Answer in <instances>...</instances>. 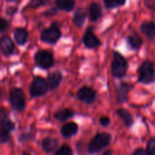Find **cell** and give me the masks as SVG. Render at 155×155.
<instances>
[{"instance_id": "cell-1", "label": "cell", "mask_w": 155, "mask_h": 155, "mask_svg": "<svg viewBox=\"0 0 155 155\" xmlns=\"http://www.w3.org/2000/svg\"><path fill=\"white\" fill-rule=\"evenodd\" d=\"M110 141V135L108 133L97 134L88 145V150L91 153L98 152L104 147H106Z\"/></svg>"}, {"instance_id": "cell-2", "label": "cell", "mask_w": 155, "mask_h": 155, "mask_svg": "<svg viewBox=\"0 0 155 155\" xmlns=\"http://www.w3.org/2000/svg\"><path fill=\"white\" fill-rule=\"evenodd\" d=\"M10 105L13 110L17 111H21L25 109L26 106V100L24 92L21 89L15 88L10 91Z\"/></svg>"}, {"instance_id": "cell-3", "label": "cell", "mask_w": 155, "mask_h": 155, "mask_svg": "<svg viewBox=\"0 0 155 155\" xmlns=\"http://www.w3.org/2000/svg\"><path fill=\"white\" fill-rule=\"evenodd\" d=\"M154 79V65L150 61H145L139 68L138 80L142 83H150Z\"/></svg>"}, {"instance_id": "cell-4", "label": "cell", "mask_w": 155, "mask_h": 155, "mask_svg": "<svg viewBox=\"0 0 155 155\" xmlns=\"http://www.w3.org/2000/svg\"><path fill=\"white\" fill-rule=\"evenodd\" d=\"M127 62L125 58L119 53L114 54V59L111 64V72L115 77H122L127 71Z\"/></svg>"}, {"instance_id": "cell-5", "label": "cell", "mask_w": 155, "mask_h": 155, "mask_svg": "<svg viewBox=\"0 0 155 155\" xmlns=\"http://www.w3.org/2000/svg\"><path fill=\"white\" fill-rule=\"evenodd\" d=\"M48 90V86L47 81L40 77H37L33 80L30 85V94L32 97H39L44 95Z\"/></svg>"}, {"instance_id": "cell-6", "label": "cell", "mask_w": 155, "mask_h": 155, "mask_svg": "<svg viewBox=\"0 0 155 155\" xmlns=\"http://www.w3.org/2000/svg\"><path fill=\"white\" fill-rule=\"evenodd\" d=\"M37 65L42 68H49L54 64V58L50 52L47 50H40L35 56Z\"/></svg>"}, {"instance_id": "cell-7", "label": "cell", "mask_w": 155, "mask_h": 155, "mask_svg": "<svg viewBox=\"0 0 155 155\" xmlns=\"http://www.w3.org/2000/svg\"><path fill=\"white\" fill-rule=\"evenodd\" d=\"M60 36H61V33L59 29L56 27H51L49 28L43 30V32L41 33L40 38L42 41L46 43L53 44V43H56L59 39Z\"/></svg>"}, {"instance_id": "cell-8", "label": "cell", "mask_w": 155, "mask_h": 155, "mask_svg": "<svg viewBox=\"0 0 155 155\" xmlns=\"http://www.w3.org/2000/svg\"><path fill=\"white\" fill-rule=\"evenodd\" d=\"M15 129V124L9 119L6 118L0 126V141L7 142L10 139V132Z\"/></svg>"}, {"instance_id": "cell-9", "label": "cell", "mask_w": 155, "mask_h": 155, "mask_svg": "<svg viewBox=\"0 0 155 155\" xmlns=\"http://www.w3.org/2000/svg\"><path fill=\"white\" fill-rule=\"evenodd\" d=\"M77 96L81 101H84L86 103H92L96 99V93L95 91L88 87L81 88L77 93Z\"/></svg>"}, {"instance_id": "cell-10", "label": "cell", "mask_w": 155, "mask_h": 155, "mask_svg": "<svg viewBox=\"0 0 155 155\" xmlns=\"http://www.w3.org/2000/svg\"><path fill=\"white\" fill-rule=\"evenodd\" d=\"M0 48H1L2 52L6 56H8L14 52L15 45L9 37L5 36V37H2L1 38H0Z\"/></svg>"}, {"instance_id": "cell-11", "label": "cell", "mask_w": 155, "mask_h": 155, "mask_svg": "<svg viewBox=\"0 0 155 155\" xmlns=\"http://www.w3.org/2000/svg\"><path fill=\"white\" fill-rule=\"evenodd\" d=\"M61 79H62V75L59 71H55V72H52L51 74H49L48 77V81H47L48 88L50 90L57 89L60 84Z\"/></svg>"}, {"instance_id": "cell-12", "label": "cell", "mask_w": 155, "mask_h": 155, "mask_svg": "<svg viewBox=\"0 0 155 155\" xmlns=\"http://www.w3.org/2000/svg\"><path fill=\"white\" fill-rule=\"evenodd\" d=\"M83 42L88 48H95L100 45V40L91 31H88L85 34L83 38Z\"/></svg>"}, {"instance_id": "cell-13", "label": "cell", "mask_w": 155, "mask_h": 155, "mask_svg": "<svg viewBox=\"0 0 155 155\" xmlns=\"http://www.w3.org/2000/svg\"><path fill=\"white\" fill-rule=\"evenodd\" d=\"M78 131V125L73 122L67 123L62 126L61 128V133L64 137H71L76 134Z\"/></svg>"}, {"instance_id": "cell-14", "label": "cell", "mask_w": 155, "mask_h": 155, "mask_svg": "<svg viewBox=\"0 0 155 155\" xmlns=\"http://www.w3.org/2000/svg\"><path fill=\"white\" fill-rule=\"evenodd\" d=\"M28 34L25 28H17L14 31V38L19 45H24L27 42Z\"/></svg>"}, {"instance_id": "cell-15", "label": "cell", "mask_w": 155, "mask_h": 155, "mask_svg": "<svg viewBox=\"0 0 155 155\" xmlns=\"http://www.w3.org/2000/svg\"><path fill=\"white\" fill-rule=\"evenodd\" d=\"M58 147V140L56 139L46 138L42 141V148L46 152H52Z\"/></svg>"}, {"instance_id": "cell-16", "label": "cell", "mask_w": 155, "mask_h": 155, "mask_svg": "<svg viewBox=\"0 0 155 155\" xmlns=\"http://www.w3.org/2000/svg\"><path fill=\"white\" fill-rule=\"evenodd\" d=\"M101 15V8L97 3H92L90 7V18L92 21H96Z\"/></svg>"}, {"instance_id": "cell-17", "label": "cell", "mask_w": 155, "mask_h": 155, "mask_svg": "<svg viewBox=\"0 0 155 155\" xmlns=\"http://www.w3.org/2000/svg\"><path fill=\"white\" fill-rule=\"evenodd\" d=\"M141 31L145 36H147L150 38H155V24L151 22L144 23L141 26Z\"/></svg>"}, {"instance_id": "cell-18", "label": "cell", "mask_w": 155, "mask_h": 155, "mask_svg": "<svg viewBox=\"0 0 155 155\" xmlns=\"http://www.w3.org/2000/svg\"><path fill=\"white\" fill-rule=\"evenodd\" d=\"M117 114L121 118V120H123V122L125 123L126 126L130 127L132 122H133V120H132V117L130 115V113L127 110H123V109H120L117 110Z\"/></svg>"}, {"instance_id": "cell-19", "label": "cell", "mask_w": 155, "mask_h": 155, "mask_svg": "<svg viewBox=\"0 0 155 155\" xmlns=\"http://www.w3.org/2000/svg\"><path fill=\"white\" fill-rule=\"evenodd\" d=\"M56 5L59 9L69 11L74 8L73 0H56Z\"/></svg>"}, {"instance_id": "cell-20", "label": "cell", "mask_w": 155, "mask_h": 155, "mask_svg": "<svg viewBox=\"0 0 155 155\" xmlns=\"http://www.w3.org/2000/svg\"><path fill=\"white\" fill-rule=\"evenodd\" d=\"M85 18H86L85 12L82 9H79L76 12V14L73 18V23L77 27H81L85 21Z\"/></svg>"}, {"instance_id": "cell-21", "label": "cell", "mask_w": 155, "mask_h": 155, "mask_svg": "<svg viewBox=\"0 0 155 155\" xmlns=\"http://www.w3.org/2000/svg\"><path fill=\"white\" fill-rule=\"evenodd\" d=\"M128 41H129V44L133 48H139L142 44L141 38L140 36H138L137 34H133V35L130 36L128 38Z\"/></svg>"}, {"instance_id": "cell-22", "label": "cell", "mask_w": 155, "mask_h": 155, "mask_svg": "<svg viewBox=\"0 0 155 155\" xmlns=\"http://www.w3.org/2000/svg\"><path fill=\"white\" fill-rule=\"evenodd\" d=\"M72 115H73V111L72 110H62L58 111L55 114V118L58 120L63 121V120H66L69 119Z\"/></svg>"}, {"instance_id": "cell-23", "label": "cell", "mask_w": 155, "mask_h": 155, "mask_svg": "<svg viewBox=\"0 0 155 155\" xmlns=\"http://www.w3.org/2000/svg\"><path fill=\"white\" fill-rule=\"evenodd\" d=\"M105 5L107 6V8H116V7H120L122 6L125 2V0H104Z\"/></svg>"}, {"instance_id": "cell-24", "label": "cell", "mask_w": 155, "mask_h": 155, "mask_svg": "<svg viewBox=\"0 0 155 155\" xmlns=\"http://www.w3.org/2000/svg\"><path fill=\"white\" fill-rule=\"evenodd\" d=\"M130 86H129V85H127V84H125V85H122V86H120L119 89H118V97H119V99L120 100V98L121 97H123V100L125 99V96L127 95V93H128V91L130 90Z\"/></svg>"}, {"instance_id": "cell-25", "label": "cell", "mask_w": 155, "mask_h": 155, "mask_svg": "<svg viewBox=\"0 0 155 155\" xmlns=\"http://www.w3.org/2000/svg\"><path fill=\"white\" fill-rule=\"evenodd\" d=\"M55 155H72V150L68 146L63 145L58 150Z\"/></svg>"}, {"instance_id": "cell-26", "label": "cell", "mask_w": 155, "mask_h": 155, "mask_svg": "<svg viewBox=\"0 0 155 155\" xmlns=\"http://www.w3.org/2000/svg\"><path fill=\"white\" fill-rule=\"evenodd\" d=\"M147 152L149 155H155V139H151L148 142Z\"/></svg>"}, {"instance_id": "cell-27", "label": "cell", "mask_w": 155, "mask_h": 155, "mask_svg": "<svg viewBox=\"0 0 155 155\" xmlns=\"http://www.w3.org/2000/svg\"><path fill=\"white\" fill-rule=\"evenodd\" d=\"M45 3L44 0H32V1L29 3V6L32 8H37L39 6H43Z\"/></svg>"}, {"instance_id": "cell-28", "label": "cell", "mask_w": 155, "mask_h": 155, "mask_svg": "<svg viewBox=\"0 0 155 155\" xmlns=\"http://www.w3.org/2000/svg\"><path fill=\"white\" fill-rule=\"evenodd\" d=\"M8 28V22L3 18H0V32H3Z\"/></svg>"}, {"instance_id": "cell-29", "label": "cell", "mask_w": 155, "mask_h": 155, "mask_svg": "<svg viewBox=\"0 0 155 155\" xmlns=\"http://www.w3.org/2000/svg\"><path fill=\"white\" fill-rule=\"evenodd\" d=\"M110 119L108 118V117H101V120H100V122H101V124L102 125V126H108L109 124H110Z\"/></svg>"}, {"instance_id": "cell-30", "label": "cell", "mask_w": 155, "mask_h": 155, "mask_svg": "<svg viewBox=\"0 0 155 155\" xmlns=\"http://www.w3.org/2000/svg\"><path fill=\"white\" fill-rule=\"evenodd\" d=\"M145 4L151 9H155V0H145Z\"/></svg>"}, {"instance_id": "cell-31", "label": "cell", "mask_w": 155, "mask_h": 155, "mask_svg": "<svg viewBox=\"0 0 155 155\" xmlns=\"http://www.w3.org/2000/svg\"><path fill=\"white\" fill-rule=\"evenodd\" d=\"M132 155H149V154H148V152L145 150H143V149H138V150H136L133 152Z\"/></svg>"}, {"instance_id": "cell-32", "label": "cell", "mask_w": 155, "mask_h": 155, "mask_svg": "<svg viewBox=\"0 0 155 155\" xmlns=\"http://www.w3.org/2000/svg\"><path fill=\"white\" fill-rule=\"evenodd\" d=\"M6 111L4 110H0V126H1L2 122L4 121V120L6 119Z\"/></svg>"}, {"instance_id": "cell-33", "label": "cell", "mask_w": 155, "mask_h": 155, "mask_svg": "<svg viewBox=\"0 0 155 155\" xmlns=\"http://www.w3.org/2000/svg\"><path fill=\"white\" fill-rule=\"evenodd\" d=\"M103 155H112V152L110 150H107L103 153Z\"/></svg>"}, {"instance_id": "cell-34", "label": "cell", "mask_w": 155, "mask_h": 155, "mask_svg": "<svg viewBox=\"0 0 155 155\" xmlns=\"http://www.w3.org/2000/svg\"><path fill=\"white\" fill-rule=\"evenodd\" d=\"M8 1H11L12 2V1H15V0H8Z\"/></svg>"}, {"instance_id": "cell-35", "label": "cell", "mask_w": 155, "mask_h": 155, "mask_svg": "<svg viewBox=\"0 0 155 155\" xmlns=\"http://www.w3.org/2000/svg\"><path fill=\"white\" fill-rule=\"evenodd\" d=\"M0 98H1V91H0Z\"/></svg>"}, {"instance_id": "cell-36", "label": "cell", "mask_w": 155, "mask_h": 155, "mask_svg": "<svg viewBox=\"0 0 155 155\" xmlns=\"http://www.w3.org/2000/svg\"><path fill=\"white\" fill-rule=\"evenodd\" d=\"M24 155H29V154H28V153H25Z\"/></svg>"}]
</instances>
